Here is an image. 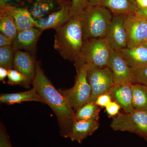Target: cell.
Masks as SVG:
<instances>
[{"label":"cell","instance_id":"4dcf8cb0","mask_svg":"<svg viewBox=\"0 0 147 147\" xmlns=\"http://www.w3.org/2000/svg\"><path fill=\"white\" fill-rule=\"evenodd\" d=\"M32 0H0V5H9L24 7L27 3H30Z\"/></svg>","mask_w":147,"mask_h":147},{"label":"cell","instance_id":"836d02e7","mask_svg":"<svg viewBox=\"0 0 147 147\" xmlns=\"http://www.w3.org/2000/svg\"><path fill=\"white\" fill-rule=\"evenodd\" d=\"M139 9L147 7V0H135Z\"/></svg>","mask_w":147,"mask_h":147},{"label":"cell","instance_id":"d6986e66","mask_svg":"<svg viewBox=\"0 0 147 147\" xmlns=\"http://www.w3.org/2000/svg\"><path fill=\"white\" fill-rule=\"evenodd\" d=\"M100 5L108 8L114 15H127L139 9L135 0H102Z\"/></svg>","mask_w":147,"mask_h":147},{"label":"cell","instance_id":"ffe728a7","mask_svg":"<svg viewBox=\"0 0 147 147\" xmlns=\"http://www.w3.org/2000/svg\"><path fill=\"white\" fill-rule=\"evenodd\" d=\"M0 101L2 103L8 105L27 101L42 102V99L34 88L27 91L1 94L0 96Z\"/></svg>","mask_w":147,"mask_h":147},{"label":"cell","instance_id":"7402d4cb","mask_svg":"<svg viewBox=\"0 0 147 147\" xmlns=\"http://www.w3.org/2000/svg\"><path fill=\"white\" fill-rule=\"evenodd\" d=\"M100 107L95 102H89L75 111L74 121H98L99 118Z\"/></svg>","mask_w":147,"mask_h":147},{"label":"cell","instance_id":"6da1fadb","mask_svg":"<svg viewBox=\"0 0 147 147\" xmlns=\"http://www.w3.org/2000/svg\"><path fill=\"white\" fill-rule=\"evenodd\" d=\"M31 84L42 102L47 104L55 113L61 135L67 138L74 121L75 111L45 75L39 62H36L35 75Z\"/></svg>","mask_w":147,"mask_h":147},{"label":"cell","instance_id":"3957f363","mask_svg":"<svg viewBox=\"0 0 147 147\" xmlns=\"http://www.w3.org/2000/svg\"><path fill=\"white\" fill-rule=\"evenodd\" d=\"M79 15L84 40L105 37L114 16L105 7L90 4Z\"/></svg>","mask_w":147,"mask_h":147},{"label":"cell","instance_id":"1f68e13d","mask_svg":"<svg viewBox=\"0 0 147 147\" xmlns=\"http://www.w3.org/2000/svg\"><path fill=\"white\" fill-rule=\"evenodd\" d=\"M13 39L7 36L3 33H0V47L11 46Z\"/></svg>","mask_w":147,"mask_h":147},{"label":"cell","instance_id":"5bb4252c","mask_svg":"<svg viewBox=\"0 0 147 147\" xmlns=\"http://www.w3.org/2000/svg\"><path fill=\"white\" fill-rule=\"evenodd\" d=\"M36 61L33 55L21 50L15 51L13 62V69L26 76L31 82L34 78Z\"/></svg>","mask_w":147,"mask_h":147},{"label":"cell","instance_id":"d590c367","mask_svg":"<svg viewBox=\"0 0 147 147\" xmlns=\"http://www.w3.org/2000/svg\"><path fill=\"white\" fill-rule=\"evenodd\" d=\"M102 0H88L89 2L91 5H100Z\"/></svg>","mask_w":147,"mask_h":147},{"label":"cell","instance_id":"4316f807","mask_svg":"<svg viewBox=\"0 0 147 147\" xmlns=\"http://www.w3.org/2000/svg\"><path fill=\"white\" fill-rule=\"evenodd\" d=\"M90 4L88 0H71L70 8L72 15H79Z\"/></svg>","mask_w":147,"mask_h":147},{"label":"cell","instance_id":"cb8c5ba5","mask_svg":"<svg viewBox=\"0 0 147 147\" xmlns=\"http://www.w3.org/2000/svg\"><path fill=\"white\" fill-rule=\"evenodd\" d=\"M15 50L12 46L0 47V67L8 70L12 69Z\"/></svg>","mask_w":147,"mask_h":147},{"label":"cell","instance_id":"ac0fdd59","mask_svg":"<svg viewBox=\"0 0 147 147\" xmlns=\"http://www.w3.org/2000/svg\"><path fill=\"white\" fill-rule=\"evenodd\" d=\"M3 6L13 16L18 31L35 27L36 20H35L26 7L0 5Z\"/></svg>","mask_w":147,"mask_h":147},{"label":"cell","instance_id":"8992f818","mask_svg":"<svg viewBox=\"0 0 147 147\" xmlns=\"http://www.w3.org/2000/svg\"><path fill=\"white\" fill-rule=\"evenodd\" d=\"M110 127L115 131L134 133L147 141V110L119 113L113 118Z\"/></svg>","mask_w":147,"mask_h":147},{"label":"cell","instance_id":"8fae6325","mask_svg":"<svg viewBox=\"0 0 147 147\" xmlns=\"http://www.w3.org/2000/svg\"><path fill=\"white\" fill-rule=\"evenodd\" d=\"M107 67L113 74L115 83L122 82L132 83L133 69L119 51L113 50Z\"/></svg>","mask_w":147,"mask_h":147},{"label":"cell","instance_id":"e575fe53","mask_svg":"<svg viewBox=\"0 0 147 147\" xmlns=\"http://www.w3.org/2000/svg\"><path fill=\"white\" fill-rule=\"evenodd\" d=\"M136 13L147 20V7L146 8L139 9Z\"/></svg>","mask_w":147,"mask_h":147},{"label":"cell","instance_id":"30bf717a","mask_svg":"<svg viewBox=\"0 0 147 147\" xmlns=\"http://www.w3.org/2000/svg\"><path fill=\"white\" fill-rule=\"evenodd\" d=\"M71 2L64 3L60 8L44 18L36 20L35 28L43 31L49 29L57 30L63 26L73 16L71 11Z\"/></svg>","mask_w":147,"mask_h":147},{"label":"cell","instance_id":"f1b7e54d","mask_svg":"<svg viewBox=\"0 0 147 147\" xmlns=\"http://www.w3.org/2000/svg\"><path fill=\"white\" fill-rule=\"evenodd\" d=\"M121 106L115 101L112 100L105 107V111L109 118H113L119 113Z\"/></svg>","mask_w":147,"mask_h":147},{"label":"cell","instance_id":"8d00e7d4","mask_svg":"<svg viewBox=\"0 0 147 147\" xmlns=\"http://www.w3.org/2000/svg\"><path fill=\"white\" fill-rule=\"evenodd\" d=\"M143 45H144V46H146V47H147V41H146V42H145L144 44Z\"/></svg>","mask_w":147,"mask_h":147},{"label":"cell","instance_id":"52a82bcc","mask_svg":"<svg viewBox=\"0 0 147 147\" xmlns=\"http://www.w3.org/2000/svg\"><path fill=\"white\" fill-rule=\"evenodd\" d=\"M87 75L92 89L89 102H95L98 96L108 92L115 84L113 74L108 67H99L88 65Z\"/></svg>","mask_w":147,"mask_h":147},{"label":"cell","instance_id":"f546056e","mask_svg":"<svg viewBox=\"0 0 147 147\" xmlns=\"http://www.w3.org/2000/svg\"><path fill=\"white\" fill-rule=\"evenodd\" d=\"M112 100V97L110 93L108 92L102 94L98 96L95 102L100 108H105Z\"/></svg>","mask_w":147,"mask_h":147},{"label":"cell","instance_id":"2e32d148","mask_svg":"<svg viewBox=\"0 0 147 147\" xmlns=\"http://www.w3.org/2000/svg\"><path fill=\"white\" fill-rule=\"evenodd\" d=\"M67 1L61 0H32L29 11L35 20H38L59 9Z\"/></svg>","mask_w":147,"mask_h":147},{"label":"cell","instance_id":"9a60e30c","mask_svg":"<svg viewBox=\"0 0 147 147\" xmlns=\"http://www.w3.org/2000/svg\"><path fill=\"white\" fill-rule=\"evenodd\" d=\"M99 125L98 121H74L67 138L82 144L83 140L97 130Z\"/></svg>","mask_w":147,"mask_h":147},{"label":"cell","instance_id":"83f0119b","mask_svg":"<svg viewBox=\"0 0 147 147\" xmlns=\"http://www.w3.org/2000/svg\"><path fill=\"white\" fill-rule=\"evenodd\" d=\"M0 147H13L5 126L1 123L0 127Z\"/></svg>","mask_w":147,"mask_h":147},{"label":"cell","instance_id":"e0dca14e","mask_svg":"<svg viewBox=\"0 0 147 147\" xmlns=\"http://www.w3.org/2000/svg\"><path fill=\"white\" fill-rule=\"evenodd\" d=\"M119 52L133 70L147 65V47L144 45L127 47Z\"/></svg>","mask_w":147,"mask_h":147},{"label":"cell","instance_id":"603a6c76","mask_svg":"<svg viewBox=\"0 0 147 147\" xmlns=\"http://www.w3.org/2000/svg\"><path fill=\"white\" fill-rule=\"evenodd\" d=\"M132 104L134 110H147V86L142 84H131Z\"/></svg>","mask_w":147,"mask_h":147},{"label":"cell","instance_id":"7a4b0ae2","mask_svg":"<svg viewBox=\"0 0 147 147\" xmlns=\"http://www.w3.org/2000/svg\"><path fill=\"white\" fill-rule=\"evenodd\" d=\"M54 48L65 59L79 60L84 42L80 15L73 16L56 30Z\"/></svg>","mask_w":147,"mask_h":147},{"label":"cell","instance_id":"4fadbf2b","mask_svg":"<svg viewBox=\"0 0 147 147\" xmlns=\"http://www.w3.org/2000/svg\"><path fill=\"white\" fill-rule=\"evenodd\" d=\"M42 32L35 27L18 31L13 40L11 46L15 51L24 50L34 54L37 42Z\"/></svg>","mask_w":147,"mask_h":147},{"label":"cell","instance_id":"484cf974","mask_svg":"<svg viewBox=\"0 0 147 147\" xmlns=\"http://www.w3.org/2000/svg\"><path fill=\"white\" fill-rule=\"evenodd\" d=\"M133 70L132 84H141L147 86V65Z\"/></svg>","mask_w":147,"mask_h":147},{"label":"cell","instance_id":"9c48e42d","mask_svg":"<svg viewBox=\"0 0 147 147\" xmlns=\"http://www.w3.org/2000/svg\"><path fill=\"white\" fill-rule=\"evenodd\" d=\"M125 16L114 15L104 37L112 50L119 51L127 47Z\"/></svg>","mask_w":147,"mask_h":147},{"label":"cell","instance_id":"5b68a950","mask_svg":"<svg viewBox=\"0 0 147 147\" xmlns=\"http://www.w3.org/2000/svg\"><path fill=\"white\" fill-rule=\"evenodd\" d=\"M113 50L105 38L87 40H84L77 61L96 67H105L108 65Z\"/></svg>","mask_w":147,"mask_h":147},{"label":"cell","instance_id":"d6a6232c","mask_svg":"<svg viewBox=\"0 0 147 147\" xmlns=\"http://www.w3.org/2000/svg\"><path fill=\"white\" fill-rule=\"evenodd\" d=\"M8 71L7 69L0 67V81L3 83H5V80L8 76Z\"/></svg>","mask_w":147,"mask_h":147},{"label":"cell","instance_id":"44dd1931","mask_svg":"<svg viewBox=\"0 0 147 147\" xmlns=\"http://www.w3.org/2000/svg\"><path fill=\"white\" fill-rule=\"evenodd\" d=\"M0 30L13 40L18 32L13 16L2 6H0Z\"/></svg>","mask_w":147,"mask_h":147},{"label":"cell","instance_id":"74e56055","mask_svg":"<svg viewBox=\"0 0 147 147\" xmlns=\"http://www.w3.org/2000/svg\"><path fill=\"white\" fill-rule=\"evenodd\" d=\"M61 1H67V0H61Z\"/></svg>","mask_w":147,"mask_h":147},{"label":"cell","instance_id":"7c38bea8","mask_svg":"<svg viewBox=\"0 0 147 147\" xmlns=\"http://www.w3.org/2000/svg\"><path fill=\"white\" fill-rule=\"evenodd\" d=\"M131 84L129 82L115 83L109 92L112 100L118 103L125 113H131L134 110L132 104Z\"/></svg>","mask_w":147,"mask_h":147},{"label":"cell","instance_id":"ba28073f","mask_svg":"<svg viewBox=\"0 0 147 147\" xmlns=\"http://www.w3.org/2000/svg\"><path fill=\"white\" fill-rule=\"evenodd\" d=\"M127 47L144 45L147 40V20L137 13L125 16Z\"/></svg>","mask_w":147,"mask_h":147},{"label":"cell","instance_id":"277c9868","mask_svg":"<svg viewBox=\"0 0 147 147\" xmlns=\"http://www.w3.org/2000/svg\"><path fill=\"white\" fill-rule=\"evenodd\" d=\"M77 74L73 86L59 90L72 109L76 111L89 102L92 89L87 79L88 65L82 61L74 62Z\"/></svg>","mask_w":147,"mask_h":147},{"label":"cell","instance_id":"d4e9b609","mask_svg":"<svg viewBox=\"0 0 147 147\" xmlns=\"http://www.w3.org/2000/svg\"><path fill=\"white\" fill-rule=\"evenodd\" d=\"M7 77L8 81L7 83L11 86L20 85L26 88H29L30 87V84H31V82L26 76L13 69L9 70Z\"/></svg>","mask_w":147,"mask_h":147}]
</instances>
